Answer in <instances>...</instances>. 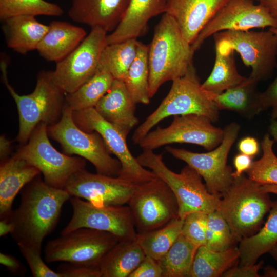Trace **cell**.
<instances>
[{
	"label": "cell",
	"instance_id": "cell-55",
	"mask_svg": "<svg viewBox=\"0 0 277 277\" xmlns=\"http://www.w3.org/2000/svg\"><path fill=\"white\" fill-rule=\"evenodd\" d=\"M269 30L277 36V27H270Z\"/></svg>",
	"mask_w": 277,
	"mask_h": 277
},
{
	"label": "cell",
	"instance_id": "cell-42",
	"mask_svg": "<svg viewBox=\"0 0 277 277\" xmlns=\"http://www.w3.org/2000/svg\"><path fill=\"white\" fill-rule=\"evenodd\" d=\"M129 277H162V270L156 260L146 255Z\"/></svg>",
	"mask_w": 277,
	"mask_h": 277
},
{
	"label": "cell",
	"instance_id": "cell-32",
	"mask_svg": "<svg viewBox=\"0 0 277 277\" xmlns=\"http://www.w3.org/2000/svg\"><path fill=\"white\" fill-rule=\"evenodd\" d=\"M114 80L109 73L97 70L75 91L66 94L65 104L73 111L94 108L110 89Z\"/></svg>",
	"mask_w": 277,
	"mask_h": 277
},
{
	"label": "cell",
	"instance_id": "cell-56",
	"mask_svg": "<svg viewBox=\"0 0 277 277\" xmlns=\"http://www.w3.org/2000/svg\"><path fill=\"white\" fill-rule=\"evenodd\" d=\"M258 1V0H257Z\"/></svg>",
	"mask_w": 277,
	"mask_h": 277
},
{
	"label": "cell",
	"instance_id": "cell-29",
	"mask_svg": "<svg viewBox=\"0 0 277 277\" xmlns=\"http://www.w3.org/2000/svg\"><path fill=\"white\" fill-rule=\"evenodd\" d=\"M234 51L215 48V58L212 70L201 84L203 89L210 95L220 94L245 82L248 77L238 72L234 58Z\"/></svg>",
	"mask_w": 277,
	"mask_h": 277
},
{
	"label": "cell",
	"instance_id": "cell-40",
	"mask_svg": "<svg viewBox=\"0 0 277 277\" xmlns=\"http://www.w3.org/2000/svg\"><path fill=\"white\" fill-rule=\"evenodd\" d=\"M19 251L27 262L34 277H63L58 271L51 269L44 262L41 252L21 244H17Z\"/></svg>",
	"mask_w": 277,
	"mask_h": 277
},
{
	"label": "cell",
	"instance_id": "cell-38",
	"mask_svg": "<svg viewBox=\"0 0 277 277\" xmlns=\"http://www.w3.org/2000/svg\"><path fill=\"white\" fill-rule=\"evenodd\" d=\"M234 239L228 224L216 210L208 214L205 246L215 251L231 248Z\"/></svg>",
	"mask_w": 277,
	"mask_h": 277
},
{
	"label": "cell",
	"instance_id": "cell-47",
	"mask_svg": "<svg viewBox=\"0 0 277 277\" xmlns=\"http://www.w3.org/2000/svg\"><path fill=\"white\" fill-rule=\"evenodd\" d=\"M252 159L251 157L241 153L234 156L233 164L235 170L232 172L234 179L241 176L250 167L253 162Z\"/></svg>",
	"mask_w": 277,
	"mask_h": 277
},
{
	"label": "cell",
	"instance_id": "cell-52",
	"mask_svg": "<svg viewBox=\"0 0 277 277\" xmlns=\"http://www.w3.org/2000/svg\"><path fill=\"white\" fill-rule=\"evenodd\" d=\"M264 276L277 277V269L272 266H267L264 269Z\"/></svg>",
	"mask_w": 277,
	"mask_h": 277
},
{
	"label": "cell",
	"instance_id": "cell-36",
	"mask_svg": "<svg viewBox=\"0 0 277 277\" xmlns=\"http://www.w3.org/2000/svg\"><path fill=\"white\" fill-rule=\"evenodd\" d=\"M63 10L58 5L45 0H0V19L20 15L58 16Z\"/></svg>",
	"mask_w": 277,
	"mask_h": 277
},
{
	"label": "cell",
	"instance_id": "cell-3",
	"mask_svg": "<svg viewBox=\"0 0 277 277\" xmlns=\"http://www.w3.org/2000/svg\"><path fill=\"white\" fill-rule=\"evenodd\" d=\"M7 66L6 61L2 60L3 81L18 110L19 130L16 140L24 145L39 124L44 123L50 126L60 120L65 106L66 93L53 81L51 71L42 70L37 75L33 91L21 95L8 82Z\"/></svg>",
	"mask_w": 277,
	"mask_h": 277
},
{
	"label": "cell",
	"instance_id": "cell-26",
	"mask_svg": "<svg viewBox=\"0 0 277 277\" xmlns=\"http://www.w3.org/2000/svg\"><path fill=\"white\" fill-rule=\"evenodd\" d=\"M257 84L248 77L240 85L210 96L219 110L233 111L250 119L263 111Z\"/></svg>",
	"mask_w": 277,
	"mask_h": 277
},
{
	"label": "cell",
	"instance_id": "cell-33",
	"mask_svg": "<svg viewBox=\"0 0 277 277\" xmlns=\"http://www.w3.org/2000/svg\"><path fill=\"white\" fill-rule=\"evenodd\" d=\"M183 222V219L177 217L159 229L137 234L135 240L146 255L157 261L181 234Z\"/></svg>",
	"mask_w": 277,
	"mask_h": 277
},
{
	"label": "cell",
	"instance_id": "cell-2",
	"mask_svg": "<svg viewBox=\"0 0 277 277\" xmlns=\"http://www.w3.org/2000/svg\"><path fill=\"white\" fill-rule=\"evenodd\" d=\"M191 44L183 35L174 18L163 14L148 45L150 98L162 84L184 75L192 64Z\"/></svg>",
	"mask_w": 277,
	"mask_h": 277
},
{
	"label": "cell",
	"instance_id": "cell-10",
	"mask_svg": "<svg viewBox=\"0 0 277 277\" xmlns=\"http://www.w3.org/2000/svg\"><path fill=\"white\" fill-rule=\"evenodd\" d=\"M240 130V126L236 122L226 125L222 142L207 152L196 153L170 146L166 147L165 150L194 169L205 181L209 192L221 198L234 180L232 168L227 164V162Z\"/></svg>",
	"mask_w": 277,
	"mask_h": 277
},
{
	"label": "cell",
	"instance_id": "cell-15",
	"mask_svg": "<svg viewBox=\"0 0 277 277\" xmlns=\"http://www.w3.org/2000/svg\"><path fill=\"white\" fill-rule=\"evenodd\" d=\"M107 32L98 27L91 31L68 55L56 63L51 76L66 94L70 93L91 78L98 69L102 52L107 45Z\"/></svg>",
	"mask_w": 277,
	"mask_h": 277
},
{
	"label": "cell",
	"instance_id": "cell-5",
	"mask_svg": "<svg viewBox=\"0 0 277 277\" xmlns=\"http://www.w3.org/2000/svg\"><path fill=\"white\" fill-rule=\"evenodd\" d=\"M260 186L243 173L234 179L221 198L217 210L228 224L234 241L254 234L271 208L269 193Z\"/></svg>",
	"mask_w": 277,
	"mask_h": 277
},
{
	"label": "cell",
	"instance_id": "cell-1",
	"mask_svg": "<svg viewBox=\"0 0 277 277\" xmlns=\"http://www.w3.org/2000/svg\"><path fill=\"white\" fill-rule=\"evenodd\" d=\"M71 197L64 189L46 184L40 174L28 183L10 219L13 225L10 234L17 244L41 252L44 239L55 228L64 204Z\"/></svg>",
	"mask_w": 277,
	"mask_h": 277
},
{
	"label": "cell",
	"instance_id": "cell-53",
	"mask_svg": "<svg viewBox=\"0 0 277 277\" xmlns=\"http://www.w3.org/2000/svg\"><path fill=\"white\" fill-rule=\"evenodd\" d=\"M261 189L268 193L277 194V184H266L261 185Z\"/></svg>",
	"mask_w": 277,
	"mask_h": 277
},
{
	"label": "cell",
	"instance_id": "cell-25",
	"mask_svg": "<svg viewBox=\"0 0 277 277\" xmlns=\"http://www.w3.org/2000/svg\"><path fill=\"white\" fill-rule=\"evenodd\" d=\"M3 22L7 46L22 54L36 50L49 28L31 15L14 16Z\"/></svg>",
	"mask_w": 277,
	"mask_h": 277
},
{
	"label": "cell",
	"instance_id": "cell-35",
	"mask_svg": "<svg viewBox=\"0 0 277 277\" xmlns=\"http://www.w3.org/2000/svg\"><path fill=\"white\" fill-rule=\"evenodd\" d=\"M196 250L181 234L169 250L157 261L162 277H189Z\"/></svg>",
	"mask_w": 277,
	"mask_h": 277
},
{
	"label": "cell",
	"instance_id": "cell-13",
	"mask_svg": "<svg viewBox=\"0 0 277 277\" xmlns=\"http://www.w3.org/2000/svg\"><path fill=\"white\" fill-rule=\"evenodd\" d=\"M207 116L190 114L174 116L167 127L157 126L140 142L143 150H151L174 143H187L202 146L210 151L222 142L224 129L213 125Z\"/></svg>",
	"mask_w": 277,
	"mask_h": 277
},
{
	"label": "cell",
	"instance_id": "cell-49",
	"mask_svg": "<svg viewBox=\"0 0 277 277\" xmlns=\"http://www.w3.org/2000/svg\"><path fill=\"white\" fill-rule=\"evenodd\" d=\"M268 12L271 16L277 21V0H258Z\"/></svg>",
	"mask_w": 277,
	"mask_h": 277
},
{
	"label": "cell",
	"instance_id": "cell-7",
	"mask_svg": "<svg viewBox=\"0 0 277 277\" xmlns=\"http://www.w3.org/2000/svg\"><path fill=\"white\" fill-rule=\"evenodd\" d=\"M48 132L60 144L64 153L75 154L89 161L97 173L118 176L121 163L111 156L101 136L95 131L87 132L81 129L73 119V111L65 104L61 118L48 126Z\"/></svg>",
	"mask_w": 277,
	"mask_h": 277
},
{
	"label": "cell",
	"instance_id": "cell-11",
	"mask_svg": "<svg viewBox=\"0 0 277 277\" xmlns=\"http://www.w3.org/2000/svg\"><path fill=\"white\" fill-rule=\"evenodd\" d=\"M16 153L39 170L46 184L58 189H64L70 176L86 166L85 159L61 153L52 146L44 123L35 127Z\"/></svg>",
	"mask_w": 277,
	"mask_h": 277
},
{
	"label": "cell",
	"instance_id": "cell-34",
	"mask_svg": "<svg viewBox=\"0 0 277 277\" xmlns=\"http://www.w3.org/2000/svg\"><path fill=\"white\" fill-rule=\"evenodd\" d=\"M149 78L148 45L140 42L136 56L124 81L129 94L136 104L149 103Z\"/></svg>",
	"mask_w": 277,
	"mask_h": 277
},
{
	"label": "cell",
	"instance_id": "cell-6",
	"mask_svg": "<svg viewBox=\"0 0 277 277\" xmlns=\"http://www.w3.org/2000/svg\"><path fill=\"white\" fill-rule=\"evenodd\" d=\"M136 159L170 188L177 200L179 218L184 220L193 212L209 213L217 209L221 197L209 192L202 176L189 165L175 173L166 165L161 154L151 150H143Z\"/></svg>",
	"mask_w": 277,
	"mask_h": 277
},
{
	"label": "cell",
	"instance_id": "cell-20",
	"mask_svg": "<svg viewBox=\"0 0 277 277\" xmlns=\"http://www.w3.org/2000/svg\"><path fill=\"white\" fill-rule=\"evenodd\" d=\"M129 1L72 0L68 15L74 22L112 32L123 18Z\"/></svg>",
	"mask_w": 277,
	"mask_h": 277
},
{
	"label": "cell",
	"instance_id": "cell-22",
	"mask_svg": "<svg viewBox=\"0 0 277 277\" xmlns=\"http://www.w3.org/2000/svg\"><path fill=\"white\" fill-rule=\"evenodd\" d=\"M136 104L125 83L114 80L110 89L94 108L105 120L116 127L127 137L139 122L135 114Z\"/></svg>",
	"mask_w": 277,
	"mask_h": 277
},
{
	"label": "cell",
	"instance_id": "cell-37",
	"mask_svg": "<svg viewBox=\"0 0 277 277\" xmlns=\"http://www.w3.org/2000/svg\"><path fill=\"white\" fill-rule=\"evenodd\" d=\"M274 143L269 133L265 134L261 142L262 157L253 161L246 171L250 180L260 185L277 184V156L273 151Z\"/></svg>",
	"mask_w": 277,
	"mask_h": 277
},
{
	"label": "cell",
	"instance_id": "cell-16",
	"mask_svg": "<svg viewBox=\"0 0 277 277\" xmlns=\"http://www.w3.org/2000/svg\"><path fill=\"white\" fill-rule=\"evenodd\" d=\"M76 124L87 132L95 131L102 137L111 154L120 161L121 168L118 176L140 184L157 176L146 169L133 156L128 148L126 138L112 124L105 120L94 108L73 111Z\"/></svg>",
	"mask_w": 277,
	"mask_h": 277
},
{
	"label": "cell",
	"instance_id": "cell-39",
	"mask_svg": "<svg viewBox=\"0 0 277 277\" xmlns=\"http://www.w3.org/2000/svg\"><path fill=\"white\" fill-rule=\"evenodd\" d=\"M208 214L195 212L184 219L181 234L196 249L205 245Z\"/></svg>",
	"mask_w": 277,
	"mask_h": 277
},
{
	"label": "cell",
	"instance_id": "cell-14",
	"mask_svg": "<svg viewBox=\"0 0 277 277\" xmlns=\"http://www.w3.org/2000/svg\"><path fill=\"white\" fill-rule=\"evenodd\" d=\"M73 214L61 234L80 228H89L111 233L119 241L136 239L137 232L128 205H106L71 197Z\"/></svg>",
	"mask_w": 277,
	"mask_h": 277
},
{
	"label": "cell",
	"instance_id": "cell-48",
	"mask_svg": "<svg viewBox=\"0 0 277 277\" xmlns=\"http://www.w3.org/2000/svg\"><path fill=\"white\" fill-rule=\"evenodd\" d=\"M11 142L5 135L0 137V158L1 162L7 160L10 153Z\"/></svg>",
	"mask_w": 277,
	"mask_h": 277
},
{
	"label": "cell",
	"instance_id": "cell-23",
	"mask_svg": "<svg viewBox=\"0 0 277 277\" xmlns=\"http://www.w3.org/2000/svg\"><path fill=\"white\" fill-rule=\"evenodd\" d=\"M167 0H129L123 18L107 36V45L137 39L146 31L149 21L166 12Z\"/></svg>",
	"mask_w": 277,
	"mask_h": 277
},
{
	"label": "cell",
	"instance_id": "cell-9",
	"mask_svg": "<svg viewBox=\"0 0 277 277\" xmlns=\"http://www.w3.org/2000/svg\"><path fill=\"white\" fill-rule=\"evenodd\" d=\"M119 242L113 234L80 228L49 241L45 248L48 263L67 262L98 268L107 253Z\"/></svg>",
	"mask_w": 277,
	"mask_h": 277
},
{
	"label": "cell",
	"instance_id": "cell-31",
	"mask_svg": "<svg viewBox=\"0 0 277 277\" xmlns=\"http://www.w3.org/2000/svg\"><path fill=\"white\" fill-rule=\"evenodd\" d=\"M139 41L133 38L107 45L100 58L98 69L124 82L137 52Z\"/></svg>",
	"mask_w": 277,
	"mask_h": 277
},
{
	"label": "cell",
	"instance_id": "cell-27",
	"mask_svg": "<svg viewBox=\"0 0 277 277\" xmlns=\"http://www.w3.org/2000/svg\"><path fill=\"white\" fill-rule=\"evenodd\" d=\"M145 256L136 240L119 241L101 263V277H129Z\"/></svg>",
	"mask_w": 277,
	"mask_h": 277
},
{
	"label": "cell",
	"instance_id": "cell-46",
	"mask_svg": "<svg viewBox=\"0 0 277 277\" xmlns=\"http://www.w3.org/2000/svg\"><path fill=\"white\" fill-rule=\"evenodd\" d=\"M238 148L240 153L253 158L259 152L260 145L255 137L246 136L239 142Z\"/></svg>",
	"mask_w": 277,
	"mask_h": 277
},
{
	"label": "cell",
	"instance_id": "cell-41",
	"mask_svg": "<svg viewBox=\"0 0 277 277\" xmlns=\"http://www.w3.org/2000/svg\"><path fill=\"white\" fill-rule=\"evenodd\" d=\"M63 277H101L98 268L64 262L57 268Z\"/></svg>",
	"mask_w": 277,
	"mask_h": 277
},
{
	"label": "cell",
	"instance_id": "cell-51",
	"mask_svg": "<svg viewBox=\"0 0 277 277\" xmlns=\"http://www.w3.org/2000/svg\"><path fill=\"white\" fill-rule=\"evenodd\" d=\"M268 132L274 141L277 142V120H271L268 127Z\"/></svg>",
	"mask_w": 277,
	"mask_h": 277
},
{
	"label": "cell",
	"instance_id": "cell-50",
	"mask_svg": "<svg viewBox=\"0 0 277 277\" xmlns=\"http://www.w3.org/2000/svg\"><path fill=\"white\" fill-rule=\"evenodd\" d=\"M13 230L12 222L8 220L1 219L0 221V236H3L8 234H11Z\"/></svg>",
	"mask_w": 277,
	"mask_h": 277
},
{
	"label": "cell",
	"instance_id": "cell-28",
	"mask_svg": "<svg viewBox=\"0 0 277 277\" xmlns=\"http://www.w3.org/2000/svg\"><path fill=\"white\" fill-rule=\"evenodd\" d=\"M277 244V200L273 202L265 225L256 233L240 241V265L256 263L262 255L269 252Z\"/></svg>",
	"mask_w": 277,
	"mask_h": 277
},
{
	"label": "cell",
	"instance_id": "cell-12",
	"mask_svg": "<svg viewBox=\"0 0 277 277\" xmlns=\"http://www.w3.org/2000/svg\"><path fill=\"white\" fill-rule=\"evenodd\" d=\"M127 205L137 234L159 229L179 217L175 195L158 177L138 184Z\"/></svg>",
	"mask_w": 277,
	"mask_h": 277
},
{
	"label": "cell",
	"instance_id": "cell-18",
	"mask_svg": "<svg viewBox=\"0 0 277 277\" xmlns=\"http://www.w3.org/2000/svg\"><path fill=\"white\" fill-rule=\"evenodd\" d=\"M119 176L94 174L85 168L73 174L64 189L71 197L106 205H127L137 185Z\"/></svg>",
	"mask_w": 277,
	"mask_h": 277
},
{
	"label": "cell",
	"instance_id": "cell-45",
	"mask_svg": "<svg viewBox=\"0 0 277 277\" xmlns=\"http://www.w3.org/2000/svg\"><path fill=\"white\" fill-rule=\"evenodd\" d=\"M0 263L14 275L23 276L26 272V267L17 258L11 254L1 252Z\"/></svg>",
	"mask_w": 277,
	"mask_h": 277
},
{
	"label": "cell",
	"instance_id": "cell-54",
	"mask_svg": "<svg viewBox=\"0 0 277 277\" xmlns=\"http://www.w3.org/2000/svg\"><path fill=\"white\" fill-rule=\"evenodd\" d=\"M269 253L277 263V244L269 252Z\"/></svg>",
	"mask_w": 277,
	"mask_h": 277
},
{
	"label": "cell",
	"instance_id": "cell-30",
	"mask_svg": "<svg viewBox=\"0 0 277 277\" xmlns=\"http://www.w3.org/2000/svg\"><path fill=\"white\" fill-rule=\"evenodd\" d=\"M239 258L238 248L215 251L202 246L196 251L189 277L222 276Z\"/></svg>",
	"mask_w": 277,
	"mask_h": 277
},
{
	"label": "cell",
	"instance_id": "cell-43",
	"mask_svg": "<svg viewBox=\"0 0 277 277\" xmlns=\"http://www.w3.org/2000/svg\"><path fill=\"white\" fill-rule=\"evenodd\" d=\"M262 111L272 108L271 120L277 119V76L263 92H261Z\"/></svg>",
	"mask_w": 277,
	"mask_h": 277
},
{
	"label": "cell",
	"instance_id": "cell-8",
	"mask_svg": "<svg viewBox=\"0 0 277 277\" xmlns=\"http://www.w3.org/2000/svg\"><path fill=\"white\" fill-rule=\"evenodd\" d=\"M213 35L215 48L237 52L251 68V81L258 84L271 76L276 67L277 36L271 30H225Z\"/></svg>",
	"mask_w": 277,
	"mask_h": 277
},
{
	"label": "cell",
	"instance_id": "cell-24",
	"mask_svg": "<svg viewBox=\"0 0 277 277\" xmlns=\"http://www.w3.org/2000/svg\"><path fill=\"white\" fill-rule=\"evenodd\" d=\"M36 50L45 60L57 63L71 53L87 36L84 29L64 21H53Z\"/></svg>",
	"mask_w": 277,
	"mask_h": 277
},
{
	"label": "cell",
	"instance_id": "cell-19",
	"mask_svg": "<svg viewBox=\"0 0 277 277\" xmlns=\"http://www.w3.org/2000/svg\"><path fill=\"white\" fill-rule=\"evenodd\" d=\"M230 0H167L166 12L176 22L190 44L214 15Z\"/></svg>",
	"mask_w": 277,
	"mask_h": 277
},
{
	"label": "cell",
	"instance_id": "cell-21",
	"mask_svg": "<svg viewBox=\"0 0 277 277\" xmlns=\"http://www.w3.org/2000/svg\"><path fill=\"white\" fill-rule=\"evenodd\" d=\"M38 169L18 153L1 162L0 166V218L10 220L12 204L19 191L37 176Z\"/></svg>",
	"mask_w": 277,
	"mask_h": 277
},
{
	"label": "cell",
	"instance_id": "cell-44",
	"mask_svg": "<svg viewBox=\"0 0 277 277\" xmlns=\"http://www.w3.org/2000/svg\"><path fill=\"white\" fill-rule=\"evenodd\" d=\"M261 261L257 264L249 265H239L231 267L222 276L224 277H260L259 271L263 265Z\"/></svg>",
	"mask_w": 277,
	"mask_h": 277
},
{
	"label": "cell",
	"instance_id": "cell-17",
	"mask_svg": "<svg viewBox=\"0 0 277 277\" xmlns=\"http://www.w3.org/2000/svg\"><path fill=\"white\" fill-rule=\"evenodd\" d=\"M277 27V21L253 0H230L207 23L191 45L193 52L214 34L225 30Z\"/></svg>",
	"mask_w": 277,
	"mask_h": 277
},
{
	"label": "cell",
	"instance_id": "cell-4",
	"mask_svg": "<svg viewBox=\"0 0 277 277\" xmlns=\"http://www.w3.org/2000/svg\"><path fill=\"white\" fill-rule=\"evenodd\" d=\"M190 114L206 116L212 122L219 118V110L210 95L202 89L193 64L184 75L172 81L165 98L135 129L132 136L133 144L138 145L152 128L164 119Z\"/></svg>",
	"mask_w": 277,
	"mask_h": 277
}]
</instances>
